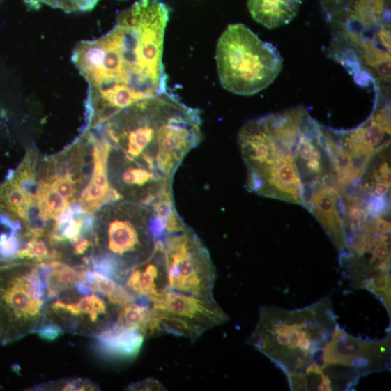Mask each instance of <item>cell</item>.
I'll list each match as a JSON object with an SVG mask.
<instances>
[{
	"label": "cell",
	"instance_id": "6da1fadb",
	"mask_svg": "<svg viewBox=\"0 0 391 391\" xmlns=\"http://www.w3.org/2000/svg\"><path fill=\"white\" fill-rule=\"evenodd\" d=\"M169 17L160 0H137L108 33L74 49L72 60L88 83L87 109L96 122L167 91L162 54Z\"/></svg>",
	"mask_w": 391,
	"mask_h": 391
},
{
	"label": "cell",
	"instance_id": "7a4b0ae2",
	"mask_svg": "<svg viewBox=\"0 0 391 391\" xmlns=\"http://www.w3.org/2000/svg\"><path fill=\"white\" fill-rule=\"evenodd\" d=\"M238 141L247 189L258 195L304 207L312 185L331 176L323 128L304 108L247 122Z\"/></svg>",
	"mask_w": 391,
	"mask_h": 391
},
{
	"label": "cell",
	"instance_id": "3957f363",
	"mask_svg": "<svg viewBox=\"0 0 391 391\" xmlns=\"http://www.w3.org/2000/svg\"><path fill=\"white\" fill-rule=\"evenodd\" d=\"M96 128L126 163L166 181H173L202 138L199 109L169 91L130 105Z\"/></svg>",
	"mask_w": 391,
	"mask_h": 391
},
{
	"label": "cell",
	"instance_id": "277c9868",
	"mask_svg": "<svg viewBox=\"0 0 391 391\" xmlns=\"http://www.w3.org/2000/svg\"><path fill=\"white\" fill-rule=\"evenodd\" d=\"M337 324L328 298L293 310L264 307L247 343L288 374L303 370L320 355Z\"/></svg>",
	"mask_w": 391,
	"mask_h": 391
},
{
	"label": "cell",
	"instance_id": "5b68a950",
	"mask_svg": "<svg viewBox=\"0 0 391 391\" xmlns=\"http://www.w3.org/2000/svg\"><path fill=\"white\" fill-rule=\"evenodd\" d=\"M48 263L0 261V346L35 333L47 320Z\"/></svg>",
	"mask_w": 391,
	"mask_h": 391
},
{
	"label": "cell",
	"instance_id": "8992f818",
	"mask_svg": "<svg viewBox=\"0 0 391 391\" xmlns=\"http://www.w3.org/2000/svg\"><path fill=\"white\" fill-rule=\"evenodd\" d=\"M215 59L223 88L242 96L268 87L283 68L276 48L240 24L229 26L220 36Z\"/></svg>",
	"mask_w": 391,
	"mask_h": 391
},
{
	"label": "cell",
	"instance_id": "52a82bcc",
	"mask_svg": "<svg viewBox=\"0 0 391 391\" xmlns=\"http://www.w3.org/2000/svg\"><path fill=\"white\" fill-rule=\"evenodd\" d=\"M105 222L100 254L110 256L126 273L150 257L158 242L153 232L154 214L150 207L121 204Z\"/></svg>",
	"mask_w": 391,
	"mask_h": 391
},
{
	"label": "cell",
	"instance_id": "ba28073f",
	"mask_svg": "<svg viewBox=\"0 0 391 391\" xmlns=\"http://www.w3.org/2000/svg\"><path fill=\"white\" fill-rule=\"evenodd\" d=\"M171 290L213 296L216 270L208 250L190 228L162 240Z\"/></svg>",
	"mask_w": 391,
	"mask_h": 391
},
{
	"label": "cell",
	"instance_id": "9c48e42d",
	"mask_svg": "<svg viewBox=\"0 0 391 391\" xmlns=\"http://www.w3.org/2000/svg\"><path fill=\"white\" fill-rule=\"evenodd\" d=\"M164 332L192 342L229 319L213 296H201L167 290L150 302Z\"/></svg>",
	"mask_w": 391,
	"mask_h": 391
},
{
	"label": "cell",
	"instance_id": "30bf717a",
	"mask_svg": "<svg viewBox=\"0 0 391 391\" xmlns=\"http://www.w3.org/2000/svg\"><path fill=\"white\" fill-rule=\"evenodd\" d=\"M319 362L355 369L362 377L388 369L390 335L382 340H363L351 336L337 323L320 353Z\"/></svg>",
	"mask_w": 391,
	"mask_h": 391
},
{
	"label": "cell",
	"instance_id": "8fae6325",
	"mask_svg": "<svg viewBox=\"0 0 391 391\" xmlns=\"http://www.w3.org/2000/svg\"><path fill=\"white\" fill-rule=\"evenodd\" d=\"M49 307L47 313L65 324L63 328L78 332L86 330L95 336L116 323L119 312V307L95 293L76 300L61 298Z\"/></svg>",
	"mask_w": 391,
	"mask_h": 391
},
{
	"label": "cell",
	"instance_id": "7c38bea8",
	"mask_svg": "<svg viewBox=\"0 0 391 391\" xmlns=\"http://www.w3.org/2000/svg\"><path fill=\"white\" fill-rule=\"evenodd\" d=\"M304 207L319 220L338 251H345L346 210L342 194L331 177L313 185Z\"/></svg>",
	"mask_w": 391,
	"mask_h": 391
},
{
	"label": "cell",
	"instance_id": "4fadbf2b",
	"mask_svg": "<svg viewBox=\"0 0 391 391\" xmlns=\"http://www.w3.org/2000/svg\"><path fill=\"white\" fill-rule=\"evenodd\" d=\"M122 285L137 299L152 302L169 290L162 240L153 254L128 273Z\"/></svg>",
	"mask_w": 391,
	"mask_h": 391
},
{
	"label": "cell",
	"instance_id": "5bb4252c",
	"mask_svg": "<svg viewBox=\"0 0 391 391\" xmlns=\"http://www.w3.org/2000/svg\"><path fill=\"white\" fill-rule=\"evenodd\" d=\"M145 337L137 328L115 324L96 335L93 348L107 360H135L142 348Z\"/></svg>",
	"mask_w": 391,
	"mask_h": 391
},
{
	"label": "cell",
	"instance_id": "9a60e30c",
	"mask_svg": "<svg viewBox=\"0 0 391 391\" xmlns=\"http://www.w3.org/2000/svg\"><path fill=\"white\" fill-rule=\"evenodd\" d=\"M300 0H248L254 20L268 29L289 24L299 11Z\"/></svg>",
	"mask_w": 391,
	"mask_h": 391
},
{
	"label": "cell",
	"instance_id": "2e32d148",
	"mask_svg": "<svg viewBox=\"0 0 391 391\" xmlns=\"http://www.w3.org/2000/svg\"><path fill=\"white\" fill-rule=\"evenodd\" d=\"M150 207L154 214L153 232L157 240L167 236L189 229L176 209L172 185L165 188L151 202Z\"/></svg>",
	"mask_w": 391,
	"mask_h": 391
},
{
	"label": "cell",
	"instance_id": "e0dca14e",
	"mask_svg": "<svg viewBox=\"0 0 391 391\" xmlns=\"http://www.w3.org/2000/svg\"><path fill=\"white\" fill-rule=\"evenodd\" d=\"M116 324L137 328L142 332L145 338L155 337L164 332L150 302L145 300L137 299L133 302L119 307Z\"/></svg>",
	"mask_w": 391,
	"mask_h": 391
},
{
	"label": "cell",
	"instance_id": "ac0fdd59",
	"mask_svg": "<svg viewBox=\"0 0 391 391\" xmlns=\"http://www.w3.org/2000/svg\"><path fill=\"white\" fill-rule=\"evenodd\" d=\"M87 270L77 269L59 260L50 261L46 276L49 300H55L62 291L75 288L84 281Z\"/></svg>",
	"mask_w": 391,
	"mask_h": 391
},
{
	"label": "cell",
	"instance_id": "d6986e66",
	"mask_svg": "<svg viewBox=\"0 0 391 391\" xmlns=\"http://www.w3.org/2000/svg\"><path fill=\"white\" fill-rule=\"evenodd\" d=\"M68 202L51 187L50 184L42 182L36 193V206L40 217L45 222L49 219L57 220Z\"/></svg>",
	"mask_w": 391,
	"mask_h": 391
},
{
	"label": "cell",
	"instance_id": "ffe728a7",
	"mask_svg": "<svg viewBox=\"0 0 391 391\" xmlns=\"http://www.w3.org/2000/svg\"><path fill=\"white\" fill-rule=\"evenodd\" d=\"M41 237H34L28 242L26 247L18 250L11 260L44 262V261L57 260L61 258V253L57 250L49 251L47 244ZM10 261V260H8Z\"/></svg>",
	"mask_w": 391,
	"mask_h": 391
},
{
	"label": "cell",
	"instance_id": "44dd1931",
	"mask_svg": "<svg viewBox=\"0 0 391 391\" xmlns=\"http://www.w3.org/2000/svg\"><path fill=\"white\" fill-rule=\"evenodd\" d=\"M32 8H38L45 4L66 12L89 11L94 8L100 0H24Z\"/></svg>",
	"mask_w": 391,
	"mask_h": 391
},
{
	"label": "cell",
	"instance_id": "7402d4cb",
	"mask_svg": "<svg viewBox=\"0 0 391 391\" xmlns=\"http://www.w3.org/2000/svg\"><path fill=\"white\" fill-rule=\"evenodd\" d=\"M384 7V0H358L355 17L365 27L376 24Z\"/></svg>",
	"mask_w": 391,
	"mask_h": 391
},
{
	"label": "cell",
	"instance_id": "603a6c76",
	"mask_svg": "<svg viewBox=\"0 0 391 391\" xmlns=\"http://www.w3.org/2000/svg\"><path fill=\"white\" fill-rule=\"evenodd\" d=\"M95 390L98 387L94 383L87 379H74L71 381H61L48 383L37 386L36 390Z\"/></svg>",
	"mask_w": 391,
	"mask_h": 391
},
{
	"label": "cell",
	"instance_id": "cb8c5ba5",
	"mask_svg": "<svg viewBox=\"0 0 391 391\" xmlns=\"http://www.w3.org/2000/svg\"><path fill=\"white\" fill-rule=\"evenodd\" d=\"M51 187L57 192L66 200H70L77 192V184L70 174L56 178L52 184Z\"/></svg>",
	"mask_w": 391,
	"mask_h": 391
},
{
	"label": "cell",
	"instance_id": "d4e9b609",
	"mask_svg": "<svg viewBox=\"0 0 391 391\" xmlns=\"http://www.w3.org/2000/svg\"><path fill=\"white\" fill-rule=\"evenodd\" d=\"M64 331L61 325L50 321L43 324L35 333L43 340L53 342L60 337Z\"/></svg>",
	"mask_w": 391,
	"mask_h": 391
},
{
	"label": "cell",
	"instance_id": "484cf974",
	"mask_svg": "<svg viewBox=\"0 0 391 391\" xmlns=\"http://www.w3.org/2000/svg\"><path fill=\"white\" fill-rule=\"evenodd\" d=\"M132 390H166V388L155 378H147L129 386Z\"/></svg>",
	"mask_w": 391,
	"mask_h": 391
},
{
	"label": "cell",
	"instance_id": "4316f807",
	"mask_svg": "<svg viewBox=\"0 0 391 391\" xmlns=\"http://www.w3.org/2000/svg\"><path fill=\"white\" fill-rule=\"evenodd\" d=\"M90 245V241L82 236L77 243L73 245V253L77 255H82L89 250Z\"/></svg>",
	"mask_w": 391,
	"mask_h": 391
}]
</instances>
